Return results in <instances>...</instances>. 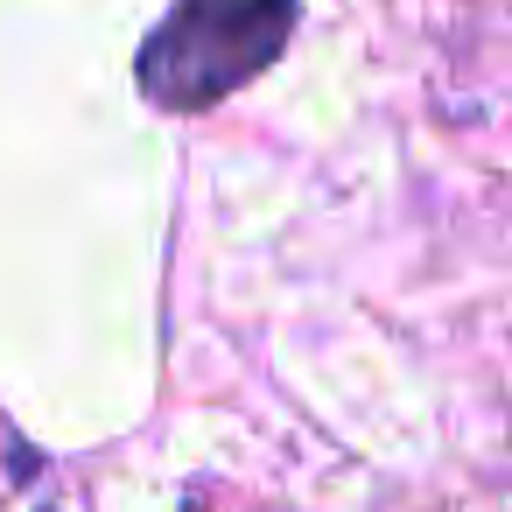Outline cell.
I'll return each mask as SVG.
<instances>
[{
	"mask_svg": "<svg viewBox=\"0 0 512 512\" xmlns=\"http://www.w3.org/2000/svg\"><path fill=\"white\" fill-rule=\"evenodd\" d=\"M295 29V0H176L134 57V85L162 113H211L246 92Z\"/></svg>",
	"mask_w": 512,
	"mask_h": 512,
	"instance_id": "cell-1",
	"label": "cell"
}]
</instances>
